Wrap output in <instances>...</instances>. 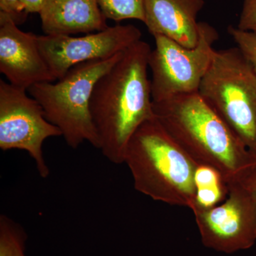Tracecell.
<instances>
[{
  "label": "cell",
  "instance_id": "obj_1",
  "mask_svg": "<svg viewBox=\"0 0 256 256\" xmlns=\"http://www.w3.org/2000/svg\"><path fill=\"white\" fill-rule=\"evenodd\" d=\"M151 50L142 40L124 50L92 92L90 112L99 138L98 150L114 164L124 162L133 134L154 117L148 76Z\"/></svg>",
  "mask_w": 256,
  "mask_h": 256
},
{
  "label": "cell",
  "instance_id": "obj_2",
  "mask_svg": "<svg viewBox=\"0 0 256 256\" xmlns=\"http://www.w3.org/2000/svg\"><path fill=\"white\" fill-rule=\"evenodd\" d=\"M154 117L197 165L212 166L226 183L242 178L256 158L198 92L153 102Z\"/></svg>",
  "mask_w": 256,
  "mask_h": 256
},
{
  "label": "cell",
  "instance_id": "obj_3",
  "mask_svg": "<svg viewBox=\"0 0 256 256\" xmlns=\"http://www.w3.org/2000/svg\"><path fill=\"white\" fill-rule=\"evenodd\" d=\"M124 163L130 171L138 192L154 201L191 210L197 164L156 117L133 134Z\"/></svg>",
  "mask_w": 256,
  "mask_h": 256
},
{
  "label": "cell",
  "instance_id": "obj_4",
  "mask_svg": "<svg viewBox=\"0 0 256 256\" xmlns=\"http://www.w3.org/2000/svg\"><path fill=\"white\" fill-rule=\"evenodd\" d=\"M124 52L106 60L79 64L58 82H40L28 89V94L41 105L46 119L60 130L72 149H77L84 142L99 149L90 99L96 82Z\"/></svg>",
  "mask_w": 256,
  "mask_h": 256
},
{
  "label": "cell",
  "instance_id": "obj_5",
  "mask_svg": "<svg viewBox=\"0 0 256 256\" xmlns=\"http://www.w3.org/2000/svg\"><path fill=\"white\" fill-rule=\"evenodd\" d=\"M198 94L256 158V74L238 47L215 50Z\"/></svg>",
  "mask_w": 256,
  "mask_h": 256
},
{
  "label": "cell",
  "instance_id": "obj_6",
  "mask_svg": "<svg viewBox=\"0 0 256 256\" xmlns=\"http://www.w3.org/2000/svg\"><path fill=\"white\" fill-rule=\"evenodd\" d=\"M154 38L156 46L148 62L152 102L198 92L214 55L213 44L218 38L215 28L200 22V38L193 48L162 35Z\"/></svg>",
  "mask_w": 256,
  "mask_h": 256
},
{
  "label": "cell",
  "instance_id": "obj_7",
  "mask_svg": "<svg viewBox=\"0 0 256 256\" xmlns=\"http://www.w3.org/2000/svg\"><path fill=\"white\" fill-rule=\"evenodd\" d=\"M62 137L56 126L46 119L38 101L26 90L0 80V149L26 152L42 178L50 170L44 156L43 144L48 138Z\"/></svg>",
  "mask_w": 256,
  "mask_h": 256
},
{
  "label": "cell",
  "instance_id": "obj_8",
  "mask_svg": "<svg viewBox=\"0 0 256 256\" xmlns=\"http://www.w3.org/2000/svg\"><path fill=\"white\" fill-rule=\"evenodd\" d=\"M246 174L227 183L228 196L220 204L193 212L205 247L230 254L255 244L256 198L246 181Z\"/></svg>",
  "mask_w": 256,
  "mask_h": 256
},
{
  "label": "cell",
  "instance_id": "obj_9",
  "mask_svg": "<svg viewBox=\"0 0 256 256\" xmlns=\"http://www.w3.org/2000/svg\"><path fill=\"white\" fill-rule=\"evenodd\" d=\"M142 32L132 24L114 25L82 36L37 35L38 47L56 80L84 62L106 60L140 41Z\"/></svg>",
  "mask_w": 256,
  "mask_h": 256
},
{
  "label": "cell",
  "instance_id": "obj_10",
  "mask_svg": "<svg viewBox=\"0 0 256 256\" xmlns=\"http://www.w3.org/2000/svg\"><path fill=\"white\" fill-rule=\"evenodd\" d=\"M0 72L8 82L28 90L34 84L54 82L38 47L37 35L23 32L0 12Z\"/></svg>",
  "mask_w": 256,
  "mask_h": 256
},
{
  "label": "cell",
  "instance_id": "obj_11",
  "mask_svg": "<svg viewBox=\"0 0 256 256\" xmlns=\"http://www.w3.org/2000/svg\"><path fill=\"white\" fill-rule=\"evenodd\" d=\"M204 0H144V23L153 36L162 35L184 46H196L200 38L197 18Z\"/></svg>",
  "mask_w": 256,
  "mask_h": 256
},
{
  "label": "cell",
  "instance_id": "obj_12",
  "mask_svg": "<svg viewBox=\"0 0 256 256\" xmlns=\"http://www.w3.org/2000/svg\"><path fill=\"white\" fill-rule=\"evenodd\" d=\"M38 14L46 35L87 34L108 26L97 0H44Z\"/></svg>",
  "mask_w": 256,
  "mask_h": 256
},
{
  "label": "cell",
  "instance_id": "obj_13",
  "mask_svg": "<svg viewBox=\"0 0 256 256\" xmlns=\"http://www.w3.org/2000/svg\"><path fill=\"white\" fill-rule=\"evenodd\" d=\"M194 185L192 212L210 210L220 204L228 196V184L222 173L212 166L197 165Z\"/></svg>",
  "mask_w": 256,
  "mask_h": 256
},
{
  "label": "cell",
  "instance_id": "obj_14",
  "mask_svg": "<svg viewBox=\"0 0 256 256\" xmlns=\"http://www.w3.org/2000/svg\"><path fill=\"white\" fill-rule=\"evenodd\" d=\"M28 234L8 216H0V256H26Z\"/></svg>",
  "mask_w": 256,
  "mask_h": 256
},
{
  "label": "cell",
  "instance_id": "obj_15",
  "mask_svg": "<svg viewBox=\"0 0 256 256\" xmlns=\"http://www.w3.org/2000/svg\"><path fill=\"white\" fill-rule=\"evenodd\" d=\"M102 14L114 22L136 20L144 22V0H97Z\"/></svg>",
  "mask_w": 256,
  "mask_h": 256
},
{
  "label": "cell",
  "instance_id": "obj_16",
  "mask_svg": "<svg viewBox=\"0 0 256 256\" xmlns=\"http://www.w3.org/2000/svg\"><path fill=\"white\" fill-rule=\"evenodd\" d=\"M228 32L256 74V33L229 26Z\"/></svg>",
  "mask_w": 256,
  "mask_h": 256
},
{
  "label": "cell",
  "instance_id": "obj_17",
  "mask_svg": "<svg viewBox=\"0 0 256 256\" xmlns=\"http://www.w3.org/2000/svg\"><path fill=\"white\" fill-rule=\"evenodd\" d=\"M236 28L242 31L256 33V0H244Z\"/></svg>",
  "mask_w": 256,
  "mask_h": 256
},
{
  "label": "cell",
  "instance_id": "obj_18",
  "mask_svg": "<svg viewBox=\"0 0 256 256\" xmlns=\"http://www.w3.org/2000/svg\"><path fill=\"white\" fill-rule=\"evenodd\" d=\"M0 12L11 16L18 25L23 23L28 14L23 9L21 0H0Z\"/></svg>",
  "mask_w": 256,
  "mask_h": 256
},
{
  "label": "cell",
  "instance_id": "obj_19",
  "mask_svg": "<svg viewBox=\"0 0 256 256\" xmlns=\"http://www.w3.org/2000/svg\"><path fill=\"white\" fill-rule=\"evenodd\" d=\"M44 0H21L22 5L26 14L38 13Z\"/></svg>",
  "mask_w": 256,
  "mask_h": 256
},
{
  "label": "cell",
  "instance_id": "obj_20",
  "mask_svg": "<svg viewBox=\"0 0 256 256\" xmlns=\"http://www.w3.org/2000/svg\"><path fill=\"white\" fill-rule=\"evenodd\" d=\"M245 180L256 198V164L248 172Z\"/></svg>",
  "mask_w": 256,
  "mask_h": 256
}]
</instances>
